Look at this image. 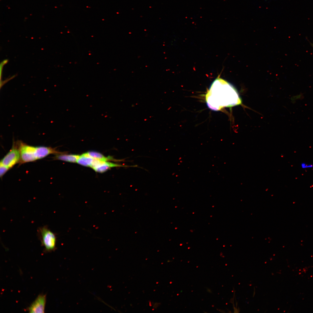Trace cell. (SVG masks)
<instances>
[{
  "label": "cell",
  "mask_w": 313,
  "mask_h": 313,
  "mask_svg": "<svg viewBox=\"0 0 313 313\" xmlns=\"http://www.w3.org/2000/svg\"><path fill=\"white\" fill-rule=\"evenodd\" d=\"M20 154V164L37 160L34 154L35 146L18 141Z\"/></svg>",
  "instance_id": "obj_4"
},
{
  "label": "cell",
  "mask_w": 313,
  "mask_h": 313,
  "mask_svg": "<svg viewBox=\"0 0 313 313\" xmlns=\"http://www.w3.org/2000/svg\"><path fill=\"white\" fill-rule=\"evenodd\" d=\"M300 166L302 169H310L313 168V164H312L307 163L304 162L301 163L300 164Z\"/></svg>",
  "instance_id": "obj_12"
},
{
  "label": "cell",
  "mask_w": 313,
  "mask_h": 313,
  "mask_svg": "<svg viewBox=\"0 0 313 313\" xmlns=\"http://www.w3.org/2000/svg\"><path fill=\"white\" fill-rule=\"evenodd\" d=\"M37 235L45 250L50 252L56 249L57 237L56 234L46 225L39 227L37 229Z\"/></svg>",
  "instance_id": "obj_2"
},
{
  "label": "cell",
  "mask_w": 313,
  "mask_h": 313,
  "mask_svg": "<svg viewBox=\"0 0 313 313\" xmlns=\"http://www.w3.org/2000/svg\"><path fill=\"white\" fill-rule=\"evenodd\" d=\"M205 100L209 108L214 111L241 103L236 90L228 82L219 77L212 83L205 95Z\"/></svg>",
  "instance_id": "obj_1"
},
{
  "label": "cell",
  "mask_w": 313,
  "mask_h": 313,
  "mask_svg": "<svg viewBox=\"0 0 313 313\" xmlns=\"http://www.w3.org/2000/svg\"><path fill=\"white\" fill-rule=\"evenodd\" d=\"M83 154L84 155L103 161H123V160L116 159L110 156L105 157L101 153L95 151H89L83 153Z\"/></svg>",
  "instance_id": "obj_8"
},
{
  "label": "cell",
  "mask_w": 313,
  "mask_h": 313,
  "mask_svg": "<svg viewBox=\"0 0 313 313\" xmlns=\"http://www.w3.org/2000/svg\"><path fill=\"white\" fill-rule=\"evenodd\" d=\"M94 159L83 155V154L80 155L77 160V162L81 165L91 167Z\"/></svg>",
  "instance_id": "obj_10"
},
{
  "label": "cell",
  "mask_w": 313,
  "mask_h": 313,
  "mask_svg": "<svg viewBox=\"0 0 313 313\" xmlns=\"http://www.w3.org/2000/svg\"><path fill=\"white\" fill-rule=\"evenodd\" d=\"M35 156L37 160L43 158L50 154H57L63 153L56 150V148L44 146L35 147Z\"/></svg>",
  "instance_id": "obj_6"
},
{
  "label": "cell",
  "mask_w": 313,
  "mask_h": 313,
  "mask_svg": "<svg viewBox=\"0 0 313 313\" xmlns=\"http://www.w3.org/2000/svg\"><path fill=\"white\" fill-rule=\"evenodd\" d=\"M20 154L18 141L14 142L11 149L1 160L0 163L10 169L19 163Z\"/></svg>",
  "instance_id": "obj_3"
},
{
  "label": "cell",
  "mask_w": 313,
  "mask_h": 313,
  "mask_svg": "<svg viewBox=\"0 0 313 313\" xmlns=\"http://www.w3.org/2000/svg\"><path fill=\"white\" fill-rule=\"evenodd\" d=\"M80 155L75 154H66L63 153L56 154L54 157L55 160H59L65 161L75 163L79 157Z\"/></svg>",
  "instance_id": "obj_9"
},
{
  "label": "cell",
  "mask_w": 313,
  "mask_h": 313,
  "mask_svg": "<svg viewBox=\"0 0 313 313\" xmlns=\"http://www.w3.org/2000/svg\"><path fill=\"white\" fill-rule=\"evenodd\" d=\"M9 168L0 163V176L2 177L4 174L10 169Z\"/></svg>",
  "instance_id": "obj_11"
},
{
  "label": "cell",
  "mask_w": 313,
  "mask_h": 313,
  "mask_svg": "<svg viewBox=\"0 0 313 313\" xmlns=\"http://www.w3.org/2000/svg\"><path fill=\"white\" fill-rule=\"evenodd\" d=\"M45 295H39L28 308L30 313H44L46 301Z\"/></svg>",
  "instance_id": "obj_5"
},
{
  "label": "cell",
  "mask_w": 313,
  "mask_h": 313,
  "mask_svg": "<svg viewBox=\"0 0 313 313\" xmlns=\"http://www.w3.org/2000/svg\"><path fill=\"white\" fill-rule=\"evenodd\" d=\"M132 166L123 165L116 163L109 162L107 161H101L99 164L93 169L96 172L102 173L106 171L108 169L113 167H130Z\"/></svg>",
  "instance_id": "obj_7"
},
{
  "label": "cell",
  "mask_w": 313,
  "mask_h": 313,
  "mask_svg": "<svg viewBox=\"0 0 313 313\" xmlns=\"http://www.w3.org/2000/svg\"><path fill=\"white\" fill-rule=\"evenodd\" d=\"M310 44L313 48V43H310Z\"/></svg>",
  "instance_id": "obj_13"
}]
</instances>
